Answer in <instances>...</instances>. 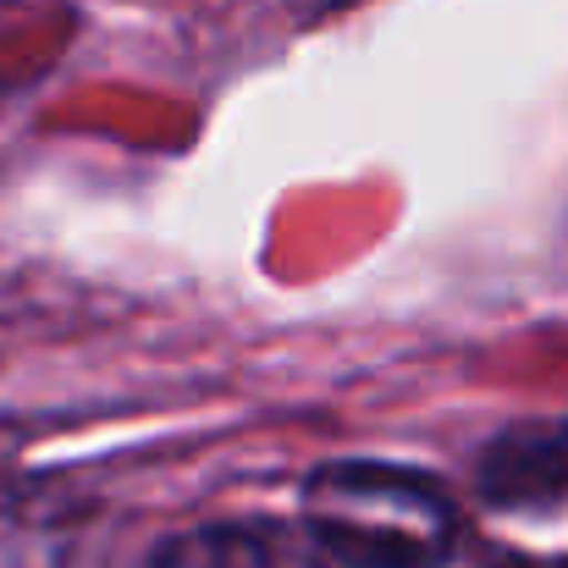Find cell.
Here are the masks:
<instances>
[{
    "mask_svg": "<svg viewBox=\"0 0 568 568\" xmlns=\"http://www.w3.org/2000/svg\"><path fill=\"white\" fill-rule=\"evenodd\" d=\"M304 530L343 568H442L464 519L430 475L343 458L304 480Z\"/></svg>",
    "mask_w": 568,
    "mask_h": 568,
    "instance_id": "6da1fadb",
    "label": "cell"
},
{
    "mask_svg": "<svg viewBox=\"0 0 568 568\" xmlns=\"http://www.w3.org/2000/svg\"><path fill=\"white\" fill-rule=\"evenodd\" d=\"M11 447H17V430H11V425H6V419H0V458H6V453H11Z\"/></svg>",
    "mask_w": 568,
    "mask_h": 568,
    "instance_id": "277c9868",
    "label": "cell"
},
{
    "mask_svg": "<svg viewBox=\"0 0 568 568\" xmlns=\"http://www.w3.org/2000/svg\"><path fill=\"white\" fill-rule=\"evenodd\" d=\"M144 568H326V552L304 525L282 519H221L166 536Z\"/></svg>",
    "mask_w": 568,
    "mask_h": 568,
    "instance_id": "3957f363",
    "label": "cell"
},
{
    "mask_svg": "<svg viewBox=\"0 0 568 568\" xmlns=\"http://www.w3.org/2000/svg\"><path fill=\"white\" fill-rule=\"evenodd\" d=\"M475 491L491 519L547 525L568 514V419H525L475 458Z\"/></svg>",
    "mask_w": 568,
    "mask_h": 568,
    "instance_id": "7a4b0ae2",
    "label": "cell"
}]
</instances>
